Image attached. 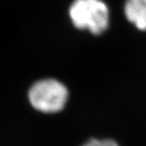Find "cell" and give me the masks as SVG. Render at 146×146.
<instances>
[{
	"instance_id": "cell-1",
	"label": "cell",
	"mask_w": 146,
	"mask_h": 146,
	"mask_svg": "<svg viewBox=\"0 0 146 146\" xmlns=\"http://www.w3.org/2000/svg\"><path fill=\"white\" fill-rule=\"evenodd\" d=\"M69 15L77 28L96 35L105 32L109 25V9L102 0H74Z\"/></svg>"
},
{
	"instance_id": "cell-2",
	"label": "cell",
	"mask_w": 146,
	"mask_h": 146,
	"mask_svg": "<svg viewBox=\"0 0 146 146\" xmlns=\"http://www.w3.org/2000/svg\"><path fill=\"white\" fill-rule=\"evenodd\" d=\"M68 97L66 86L53 78L37 81L28 92V100L32 107L46 113L61 111L66 105Z\"/></svg>"
},
{
	"instance_id": "cell-3",
	"label": "cell",
	"mask_w": 146,
	"mask_h": 146,
	"mask_svg": "<svg viewBox=\"0 0 146 146\" xmlns=\"http://www.w3.org/2000/svg\"><path fill=\"white\" fill-rule=\"evenodd\" d=\"M124 13L137 29L146 31V0H126Z\"/></svg>"
},
{
	"instance_id": "cell-4",
	"label": "cell",
	"mask_w": 146,
	"mask_h": 146,
	"mask_svg": "<svg viewBox=\"0 0 146 146\" xmlns=\"http://www.w3.org/2000/svg\"><path fill=\"white\" fill-rule=\"evenodd\" d=\"M81 146H101V142H100V139L92 138L86 141V143H84Z\"/></svg>"
}]
</instances>
